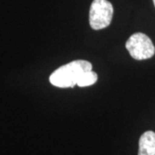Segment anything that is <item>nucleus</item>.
<instances>
[{"label":"nucleus","mask_w":155,"mask_h":155,"mask_svg":"<svg viewBox=\"0 0 155 155\" xmlns=\"http://www.w3.org/2000/svg\"><path fill=\"white\" fill-rule=\"evenodd\" d=\"M113 6L108 0H94L90 8L89 22L95 30L107 28L113 17Z\"/></svg>","instance_id":"obj_3"},{"label":"nucleus","mask_w":155,"mask_h":155,"mask_svg":"<svg viewBox=\"0 0 155 155\" xmlns=\"http://www.w3.org/2000/svg\"><path fill=\"white\" fill-rule=\"evenodd\" d=\"M138 155H155V133L145 132L139 140Z\"/></svg>","instance_id":"obj_4"},{"label":"nucleus","mask_w":155,"mask_h":155,"mask_svg":"<svg viewBox=\"0 0 155 155\" xmlns=\"http://www.w3.org/2000/svg\"><path fill=\"white\" fill-rule=\"evenodd\" d=\"M97 81V74L93 71H89L85 72L78 81L77 85L79 87H84L92 85Z\"/></svg>","instance_id":"obj_5"},{"label":"nucleus","mask_w":155,"mask_h":155,"mask_svg":"<svg viewBox=\"0 0 155 155\" xmlns=\"http://www.w3.org/2000/svg\"><path fill=\"white\" fill-rule=\"evenodd\" d=\"M153 4H154V6H155V0H153Z\"/></svg>","instance_id":"obj_6"},{"label":"nucleus","mask_w":155,"mask_h":155,"mask_svg":"<svg viewBox=\"0 0 155 155\" xmlns=\"http://www.w3.org/2000/svg\"><path fill=\"white\" fill-rule=\"evenodd\" d=\"M91 62L84 60L74 61L61 66L49 77L50 83L60 88H73L85 72L91 71Z\"/></svg>","instance_id":"obj_1"},{"label":"nucleus","mask_w":155,"mask_h":155,"mask_svg":"<svg viewBox=\"0 0 155 155\" xmlns=\"http://www.w3.org/2000/svg\"><path fill=\"white\" fill-rule=\"evenodd\" d=\"M126 48L132 58L137 61L147 60L155 54V48L151 39L143 33H134L126 42Z\"/></svg>","instance_id":"obj_2"}]
</instances>
